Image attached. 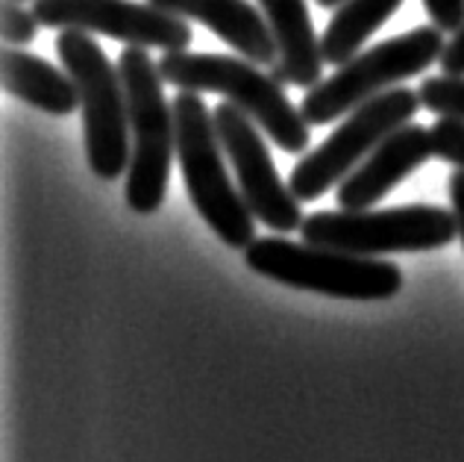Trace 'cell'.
Here are the masks:
<instances>
[{"label": "cell", "mask_w": 464, "mask_h": 462, "mask_svg": "<svg viewBox=\"0 0 464 462\" xmlns=\"http://www.w3.org/2000/svg\"><path fill=\"white\" fill-rule=\"evenodd\" d=\"M159 74L179 92H212L236 103L265 130L276 148L288 153H303L312 142V124L288 101L283 83L250 63V59L224 54H188L165 51L159 59Z\"/></svg>", "instance_id": "1"}, {"label": "cell", "mask_w": 464, "mask_h": 462, "mask_svg": "<svg viewBox=\"0 0 464 462\" xmlns=\"http://www.w3.org/2000/svg\"><path fill=\"white\" fill-rule=\"evenodd\" d=\"M170 106L177 121V162L194 210L221 236L224 245L247 251L256 241V215L227 174V151L209 106L203 103L200 92H177Z\"/></svg>", "instance_id": "2"}, {"label": "cell", "mask_w": 464, "mask_h": 462, "mask_svg": "<svg viewBox=\"0 0 464 462\" xmlns=\"http://www.w3.org/2000/svg\"><path fill=\"white\" fill-rule=\"evenodd\" d=\"M130 106L132 153L127 168V203L139 215H150L168 194L170 165L177 156V121L162 92L159 63L144 47H124L118 59Z\"/></svg>", "instance_id": "3"}, {"label": "cell", "mask_w": 464, "mask_h": 462, "mask_svg": "<svg viewBox=\"0 0 464 462\" xmlns=\"http://www.w3.org/2000/svg\"><path fill=\"white\" fill-rule=\"evenodd\" d=\"M56 54L80 92L89 168L101 180L124 177L132 153V133L127 92L118 65L109 63L103 47L85 30L59 33Z\"/></svg>", "instance_id": "4"}, {"label": "cell", "mask_w": 464, "mask_h": 462, "mask_svg": "<svg viewBox=\"0 0 464 462\" xmlns=\"http://www.w3.org/2000/svg\"><path fill=\"white\" fill-rule=\"evenodd\" d=\"M247 269L267 280L344 300H388L402 289V271L394 262L362 257L335 248L288 239H256L244 251Z\"/></svg>", "instance_id": "5"}, {"label": "cell", "mask_w": 464, "mask_h": 462, "mask_svg": "<svg viewBox=\"0 0 464 462\" xmlns=\"http://www.w3.org/2000/svg\"><path fill=\"white\" fill-rule=\"evenodd\" d=\"M441 27H414L402 35H391L371 51L356 54L350 63L338 65L329 80H321L306 92L300 103L303 118L312 127L333 124L335 118L353 113L371 97L394 89L397 83L423 74L444 54Z\"/></svg>", "instance_id": "6"}, {"label": "cell", "mask_w": 464, "mask_h": 462, "mask_svg": "<svg viewBox=\"0 0 464 462\" xmlns=\"http://www.w3.org/2000/svg\"><path fill=\"white\" fill-rule=\"evenodd\" d=\"M303 241L335 248L362 257L380 253H420L438 251L459 236L456 215L444 206L409 203L394 210H338L314 212L300 224Z\"/></svg>", "instance_id": "7"}, {"label": "cell", "mask_w": 464, "mask_h": 462, "mask_svg": "<svg viewBox=\"0 0 464 462\" xmlns=\"http://www.w3.org/2000/svg\"><path fill=\"white\" fill-rule=\"evenodd\" d=\"M420 106V92L388 89L353 109L333 136L295 165L288 186L297 201H317L335 183H344V177L356 172L391 133L411 124Z\"/></svg>", "instance_id": "8"}, {"label": "cell", "mask_w": 464, "mask_h": 462, "mask_svg": "<svg viewBox=\"0 0 464 462\" xmlns=\"http://www.w3.org/2000/svg\"><path fill=\"white\" fill-rule=\"evenodd\" d=\"M33 12L42 27L109 35L127 47L188 51L194 39L186 18L136 0H33Z\"/></svg>", "instance_id": "9"}, {"label": "cell", "mask_w": 464, "mask_h": 462, "mask_svg": "<svg viewBox=\"0 0 464 462\" xmlns=\"http://www.w3.org/2000/svg\"><path fill=\"white\" fill-rule=\"evenodd\" d=\"M212 118L227 151V160L236 168L238 192L244 203L250 206V212L267 230H276V233L300 230L303 224L300 201L291 192V186L279 180L274 156L262 139L259 124L229 101L212 109Z\"/></svg>", "instance_id": "10"}, {"label": "cell", "mask_w": 464, "mask_h": 462, "mask_svg": "<svg viewBox=\"0 0 464 462\" xmlns=\"http://www.w3.org/2000/svg\"><path fill=\"white\" fill-rule=\"evenodd\" d=\"M430 156L432 142L426 127L406 124L394 130L356 172L344 177V183H338V206L341 210H368V206L380 203Z\"/></svg>", "instance_id": "11"}, {"label": "cell", "mask_w": 464, "mask_h": 462, "mask_svg": "<svg viewBox=\"0 0 464 462\" xmlns=\"http://www.w3.org/2000/svg\"><path fill=\"white\" fill-rule=\"evenodd\" d=\"M148 4L174 12L179 18H191L194 24L209 27L218 39L250 59L256 65L276 63V42L267 27V18L247 0H148Z\"/></svg>", "instance_id": "12"}, {"label": "cell", "mask_w": 464, "mask_h": 462, "mask_svg": "<svg viewBox=\"0 0 464 462\" xmlns=\"http://www.w3.org/2000/svg\"><path fill=\"white\" fill-rule=\"evenodd\" d=\"M259 6L279 51L276 63L271 65V77L283 86L314 89L324 77L326 59L321 39L314 35L306 0H259Z\"/></svg>", "instance_id": "13"}, {"label": "cell", "mask_w": 464, "mask_h": 462, "mask_svg": "<svg viewBox=\"0 0 464 462\" xmlns=\"http://www.w3.org/2000/svg\"><path fill=\"white\" fill-rule=\"evenodd\" d=\"M4 89L6 94L27 101L30 106L42 109L47 115H71L80 106L77 83L68 71H59L42 56H33L21 47L4 44Z\"/></svg>", "instance_id": "14"}, {"label": "cell", "mask_w": 464, "mask_h": 462, "mask_svg": "<svg viewBox=\"0 0 464 462\" xmlns=\"http://www.w3.org/2000/svg\"><path fill=\"white\" fill-rule=\"evenodd\" d=\"M402 0H344L326 24L321 51L326 65H344L362 51V44L391 21Z\"/></svg>", "instance_id": "15"}, {"label": "cell", "mask_w": 464, "mask_h": 462, "mask_svg": "<svg viewBox=\"0 0 464 462\" xmlns=\"http://www.w3.org/2000/svg\"><path fill=\"white\" fill-rule=\"evenodd\" d=\"M420 103L438 115L464 118V77L461 74H444L430 77L420 83Z\"/></svg>", "instance_id": "16"}, {"label": "cell", "mask_w": 464, "mask_h": 462, "mask_svg": "<svg viewBox=\"0 0 464 462\" xmlns=\"http://www.w3.org/2000/svg\"><path fill=\"white\" fill-rule=\"evenodd\" d=\"M0 35L6 47H27L39 35V18L33 9H24L18 0L0 4Z\"/></svg>", "instance_id": "17"}, {"label": "cell", "mask_w": 464, "mask_h": 462, "mask_svg": "<svg viewBox=\"0 0 464 462\" xmlns=\"http://www.w3.org/2000/svg\"><path fill=\"white\" fill-rule=\"evenodd\" d=\"M432 156L456 168H464V118L441 115L430 130Z\"/></svg>", "instance_id": "18"}, {"label": "cell", "mask_w": 464, "mask_h": 462, "mask_svg": "<svg viewBox=\"0 0 464 462\" xmlns=\"http://www.w3.org/2000/svg\"><path fill=\"white\" fill-rule=\"evenodd\" d=\"M423 9L441 30L456 33L464 24V0H423Z\"/></svg>", "instance_id": "19"}, {"label": "cell", "mask_w": 464, "mask_h": 462, "mask_svg": "<svg viewBox=\"0 0 464 462\" xmlns=\"http://www.w3.org/2000/svg\"><path fill=\"white\" fill-rule=\"evenodd\" d=\"M441 68L447 74H461L464 77V24L453 33V39L444 44V54H441Z\"/></svg>", "instance_id": "20"}, {"label": "cell", "mask_w": 464, "mask_h": 462, "mask_svg": "<svg viewBox=\"0 0 464 462\" xmlns=\"http://www.w3.org/2000/svg\"><path fill=\"white\" fill-rule=\"evenodd\" d=\"M450 201H453V215H456V224H459V236H461V245H464V168L450 177Z\"/></svg>", "instance_id": "21"}, {"label": "cell", "mask_w": 464, "mask_h": 462, "mask_svg": "<svg viewBox=\"0 0 464 462\" xmlns=\"http://www.w3.org/2000/svg\"><path fill=\"white\" fill-rule=\"evenodd\" d=\"M317 6H324V9H338L341 4H344V0H314Z\"/></svg>", "instance_id": "22"}, {"label": "cell", "mask_w": 464, "mask_h": 462, "mask_svg": "<svg viewBox=\"0 0 464 462\" xmlns=\"http://www.w3.org/2000/svg\"><path fill=\"white\" fill-rule=\"evenodd\" d=\"M18 4H24V0H18Z\"/></svg>", "instance_id": "23"}]
</instances>
